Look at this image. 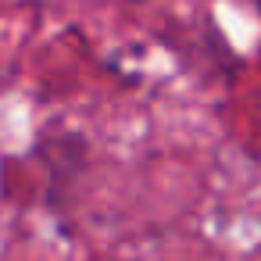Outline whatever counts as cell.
Returning <instances> with one entry per match:
<instances>
[{
	"label": "cell",
	"instance_id": "cell-1",
	"mask_svg": "<svg viewBox=\"0 0 261 261\" xmlns=\"http://www.w3.org/2000/svg\"><path fill=\"white\" fill-rule=\"evenodd\" d=\"M33 154L40 161H47L50 172V186H47V204L61 207V197L72 193L75 179L86 172L90 161V140L75 129H61V133H40V140L33 143Z\"/></svg>",
	"mask_w": 261,
	"mask_h": 261
}]
</instances>
